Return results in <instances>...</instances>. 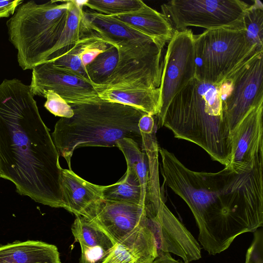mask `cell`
Instances as JSON below:
<instances>
[{
    "instance_id": "6da1fadb",
    "label": "cell",
    "mask_w": 263,
    "mask_h": 263,
    "mask_svg": "<svg viewBox=\"0 0 263 263\" xmlns=\"http://www.w3.org/2000/svg\"><path fill=\"white\" fill-rule=\"evenodd\" d=\"M159 153L164 182L189 206L198 241L210 255L263 226V149L251 168L238 172L227 165L216 173L191 170L164 148Z\"/></svg>"
},
{
    "instance_id": "7a4b0ae2",
    "label": "cell",
    "mask_w": 263,
    "mask_h": 263,
    "mask_svg": "<svg viewBox=\"0 0 263 263\" xmlns=\"http://www.w3.org/2000/svg\"><path fill=\"white\" fill-rule=\"evenodd\" d=\"M59 154L30 86L17 79L0 84V177L21 195L65 209Z\"/></svg>"
},
{
    "instance_id": "3957f363",
    "label": "cell",
    "mask_w": 263,
    "mask_h": 263,
    "mask_svg": "<svg viewBox=\"0 0 263 263\" xmlns=\"http://www.w3.org/2000/svg\"><path fill=\"white\" fill-rule=\"evenodd\" d=\"M194 143L224 166L230 162L231 133L223 116L219 86L193 78L172 99L157 126Z\"/></svg>"
},
{
    "instance_id": "277c9868",
    "label": "cell",
    "mask_w": 263,
    "mask_h": 263,
    "mask_svg": "<svg viewBox=\"0 0 263 263\" xmlns=\"http://www.w3.org/2000/svg\"><path fill=\"white\" fill-rule=\"evenodd\" d=\"M70 105L73 115L61 118L51 135L59 155L65 158L69 170H71L73 153L80 147L116 146L119 140L129 138L142 148L138 122L146 113L101 99Z\"/></svg>"
},
{
    "instance_id": "5b68a950",
    "label": "cell",
    "mask_w": 263,
    "mask_h": 263,
    "mask_svg": "<svg viewBox=\"0 0 263 263\" xmlns=\"http://www.w3.org/2000/svg\"><path fill=\"white\" fill-rule=\"evenodd\" d=\"M70 5L71 0L28 1L7 21L9 40L23 70L48 61L64 29Z\"/></svg>"
},
{
    "instance_id": "8992f818",
    "label": "cell",
    "mask_w": 263,
    "mask_h": 263,
    "mask_svg": "<svg viewBox=\"0 0 263 263\" xmlns=\"http://www.w3.org/2000/svg\"><path fill=\"white\" fill-rule=\"evenodd\" d=\"M195 78L220 86L263 49L248 39L243 28L206 30L194 35Z\"/></svg>"
},
{
    "instance_id": "52a82bcc",
    "label": "cell",
    "mask_w": 263,
    "mask_h": 263,
    "mask_svg": "<svg viewBox=\"0 0 263 263\" xmlns=\"http://www.w3.org/2000/svg\"><path fill=\"white\" fill-rule=\"evenodd\" d=\"M249 6L240 0H173L161 8L175 30L191 26L211 30L243 28V18Z\"/></svg>"
},
{
    "instance_id": "ba28073f",
    "label": "cell",
    "mask_w": 263,
    "mask_h": 263,
    "mask_svg": "<svg viewBox=\"0 0 263 263\" xmlns=\"http://www.w3.org/2000/svg\"><path fill=\"white\" fill-rule=\"evenodd\" d=\"M263 51L243 64L219 86L226 123L235 129L253 108L263 103Z\"/></svg>"
},
{
    "instance_id": "9c48e42d",
    "label": "cell",
    "mask_w": 263,
    "mask_h": 263,
    "mask_svg": "<svg viewBox=\"0 0 263 263\" xmlns=\"http://www.w3.org/2000/svg\"><path fill=\"white\" fill-rule=\"evenodd\" d=\"M195 77L194 34L190 29L175 30L162 64L159 120L174 97Z\"/></svg>"
},
{
    "instance_id": "30bf717a",
    "label": "cell",
    "mask_w": 263,
    "mask_h": 263,
    "mask_svg": "<svg viewBox=\"0 0 263 263\" xmlns=\"http://www.w3.org/2000/svg\"><path fill=\"white\" fill-rule=\"evenodd\" d=\"M146 227L155 241L158 257L168 252L180 257L185 263L201 257L199 243L162 200L156 211L146 206Z\"/></svg>"
},
{
    "instance_id": "8fae6325",
    "label": "cell",
    "mask_w": 263,
    "mask_h": 263,
    "mask_svg": "<svg viewBox=\"0 0 263 263\" xmlns=\"http://www.w3.org/2000/svg\"><path fill=\"white\" fill-rule=\"evenodd\" d=\"M29 85L33 95L43 97L52 91L68 104L100 100L96 86L89 81L60 67L50 62L40 64L32 69Z\"/></svg>"
},
{
    "instance_id": "7c38bea8",
    "label": "cell",
    "mask_w": 263,
    "mask_h": 263,
    "mask_svg": "<svg viewBox=\"0 0 263 263\" xmlns=\"http://www.w3.org/2000/svg\"><path fill=\"white\" fill-rule=\"evenodd\" d=\"M146 215V205L102 199L81 216L103 232L114 245L142 226Z\"/></svg>"
},
{
    "instance_id": "4fadbf2b",
    "label": "cell",
    "mask_w": 263,
    "mask_h": 263,
    "mask_svg": "<svg viewBox=\"0 0 263 263\" xmlns=\"http://www.w3.org/2000/svg\"><path fill=\"white\" fill-rule=\"evenodd\" d=\"M263 103L251 109L231 132L232 154L228 166L241 171L252 168L263 149Z\"/></svg>"
},
{
    "instance_id": "5bb4252c",
    "label": "cell",
    "mask_w": 263,
    "mask_h": 263,
    "mask_svg": "<svg viewBox=\"0 0 263 263\" xmlns=\"http://www.w3.org/2000/svg\"><path fill=\"white\" fill-rule=\"evenodd\" d=\"M157 257L154 238L144 221L142 226L114 245L100 263H153Z\"/></svg>"
},
{
    "instance_id": "9a60e30c",
    "label": "cell",
    "mask_w": 263,
    "mask_h": 263,
    "mask_svg": "<svg viewBox=\"0 0 263 263\" xmlns=\"http://www.w3.org/2000/svg\"><path fill=\"white\" fill-rule=\"evenodd\" d=\"M61 185L65 209L76 216H83L103 199L104 186L86 181L71 170L62 169Z\"/></svg>"
},
{
    "instance_id": "2e32d148",
    "label": "cell",
    "mask_w": 263,
    "mask_h": 263,
    "mask_svg": "<svg viewBox=\"0 0 263 263\" xmlns=\"http://www.w3.org/2000/svg\"><path fill=\"white\" fill-rule=\"evenodd\" d=\"M112 17L148 36L162 48L175 30L168 18L146 4L138 10Z\"/></svg>"
},
{
    "instance_id": "e0dca14e",
    "label": "cell",
    "mask_w": 263,
    "mask_h": 263,
    "mask_svg": "<svg viewBox=\"0 0 263 263\" xmlns=\"http://www.w3.org/2000/svg\"><path fill=\"white\" fill-rule=\"evenodd\" d=\"M0 263H61L58 248L39 240L16 241L0 246Z\"/></svg>"
},
{
    "instance_id": "ac0fdd59",
    "label": "cell",
    "mask_w": 263,
    "mask_h": 263,
    "mask_svg": "<svg viewBox=\"0 0 263 263\" xmlns=\"http://www.w3.org/2000/svg\"><path fill=\"white\" fill-rule=\"evenodd\" d=\"M71 232L81 248V263H100L114 246L103 232L81 216H76Z\"/></svg>"
},
{
    "instance_id": "d6986e66",
    "label": "cell",
    "mask_w": 263,
    "mask_h": 263,
    "mask_svg": "<svg viewBox=\"0 0 263 263\" xmlns=\"http://www.w3.org/2000/svg\"><path fill=\"white\" fill-rule=\"evenodd\" d=\"M100 99L132 106L152 116L160 109L158 88L110 87L98 91Z\"/></svg>"
},
{
    "instance_id": "ffe728a7",
    "label": "cell",
    "mask_w": 263,
    "mask_h": 263,
    "mask_svg": "<svg viewBox=\"0 0 263 263\" xmlns=\"http://www.w3.org/2000/svg\"><path fill=\"white\" fill-rule=\"evenodd\" d=\"M102 196L106 200L146 205L140 181L135 173L128 167L124 176L118 182L104 186Z\"/></svg>"
},
{
    "instance_id": "44dd1931",
    "label": "cell",
    "mask_w": 263,
    "mask_h": 263,
    "mask_svg": "<svg viewBox=\"0 0 263 263\" xmlns=\"http://www.w3.org/2000/svg\"><path fill=\"white\" fill-rule=\"evenodd\" d=\"M119 149L123 153L127 167L132 170L138 177L144 199L148 203V162L145 153L134 140L124 138L117 143Z\"/></svg>"
},
{
    "instance_id": "7402d4cb",
    "label": "cell",
    "mask_w": 263,
    "mask_h": 263,
    "mask_svg": "<svg viewBox=\"0 0 263 263\" xmlns=\"http://www.w3.org/2000/svg\"><path fill=\"white\" fill-rule=\"evenodd\" d=\"M142 149L145 153L148 162V202L153 206H158L162 199L160 192L158 173L159 147L156 138V131L141 134Z\"/></svg>"
},
{
    "instance_id": "603a6c76",
    "label": "cell",
    "mask_w": 263,
    "mask_h": 263,
    "mask_svg": "<svg viewBox=\"0 0 263 263\" xmlns=\"http://www.w3.org/2000/svg\"><path fill=\"white\" fill-rule=\"evenodd\" d=\"M119 60L117 46L110 45L109 47L99 54L86 66V70L90 81L97 90L105 86L114 73Z\"/></svg>"
},
{
    "instance_id": "cb8c5ba5",
    "label": "cell",
    "mask_w": 263,
    "mask_h": 263,
    "mask_svg": "<svg viewBox=\"0 0 263 263\" xmlns=\"http://www.w3.org/2000/svg\"><path fill=\"white\" fill-rule=\"evenodd\" d=\"M96 36L88 33L76 43L69 50L49 61L55 66L60 67L90 81L81 59V54L85 45Z\"/></svg>"
},
{
    "instance_id": "d4e9b609",
    "label": "cell",
    "mask_w": 263,
    "mask_h": 263,
    "mask_svg": "<svg viewBox=\"0 0 263 263\" xmlns=\"http://www.w3.org/2000/svg\"><path fill=\"white\" fill-rule=\"evenodd\" d=\"M243 26L250 41L263 49V5L260 1H254L249 5L243 16Z\"/></svg>"
},
{
    "instance_id": "484cf974",
    "label": "cell",
    "mask_w": 263,
    "mask_h": 263,
    "mask_svg": "<svg viewBox=\"0 0 263 263\" xmlns=\"http://www.w3.org/2000/svg\"><path fill=\"white\" fill-rule=\"evenodd\" d=\"M144 3L141 0H87L84 6L97 12L107 15H116L140 9Z\"/></svg>"
},
{
    "instance_id": "4316f807",
    "label": "cell",
    "mask_w": 263,
    "mask_h": 263,
    "mask_svg": "<svg viewBox=\"0 0 263 263\" xmlns=\"http://www.w3.org/2000/svg\"><path fill=\"white\" fill-rule=\"evenodd\" d=\"M44 97L46 98L44 107L54 116L68 118L73 115L70 104L57 93L48 90L44 93Z\"/></svg>"
},
{
    "instance_id": "83f0119b",
    "label": "cell",
    "mask_w": 263,
    "mask_h": 263,
    "mask_svg": "<svg viewBox=\"0 0 263 263\" xmlns=\"http://www.w3.org/2000/svg\"><path fill=\"white\" fill-rule=\"evenodd\" d=\"M110 45L109 42L97 35L87 43L81 54V59L84 66L86 67L99 54L106 50Z\"/></svg>"
},
{
    "instance_id": "f1b7e54d",
    "label": "cell",
    "mask_w": 263,
    "mask_h": 263,
    "mask_svg": "<svg viewBox=\"0 0 263 263\" xmlns=\"http://www.w3.org/2000/svg\"><path fill=\"white\" fill-rule=\"evenodd\" d=\"M245 263H263V231L254 232L252 242L247 250Z\"/></svg>"
},
{
    "instance_id": "f546056e",
    "label": "cell",
    "mask_w": 263,
    "mask_h": 263,
    "mask_svg": "<svg viewBox=\"0 0 263 263\" xmlns=\"http://www.w3.org/2000/svg\"><path fill=\"white\" fill-rule=\"evenodd\" d=\"M23 3V0H0V17L12 15L17 8Z\"/></svg>"
},
{
    "instance_id": "4dcf8cb0",
    "label": "cell",
    "mask_w": 263,
    "mask_h": 263,
    "mask_svg": "<svg viewBox=\"0 0 263 263\" xmlns=\"http://www.w3.org/2000/svg\"><path fill=\"white\" fill-rule=\"evenodd\" d=\"M153 263H185L179 260H176L173 258L170 253L166 252L157 257ZM190 263V262H188Z\"/></svg>"
},
{
    "instance_id": "1f68e13d",
    "label": "cell",
    "mask_w": 263,
    "mask_h": 263,
    "mask_svg": "<svg viewBox=\"0 0 263 263\" xmlns=\"http://www.w3.org/2000/svg\"><path fill=\"white\" fill-rule=\"evenodd\" d=\"M120 263H136L134 262H120Z\"/></svg>"
}]
</instances>
